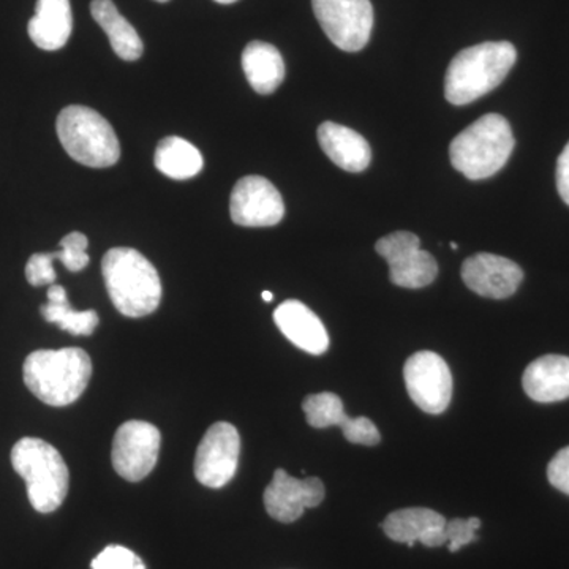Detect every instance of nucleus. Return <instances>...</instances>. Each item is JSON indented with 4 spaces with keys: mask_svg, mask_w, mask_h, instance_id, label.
I'll use <instances>...</instances> for the list:
<instances>
[{
    "mask_svg": "<svg viewBox=\"0 0 569 569\" xmlns=\"http://www.w3.org/2000/svg\"><path fill=\"white\" fill-rule=\"evenodd\" d=\"M157 170L176 181H186L203 170V156L183 138L168 137L157 146L153 157Z\"/></svg>",
    "mask_w": 569,
    "mask_h": 569,
    "instance_id": "22",
    "label": "nucleus"
},
{
    "mask_svg": "<svg viewBox=\"0 0 569 569\" xmlns=\"http://www.w3.org/2000/svg\"><path fill=\"white\" fill-rule=\"evenodd\" d=\"M515 134L503 116H482L468 126L449 146L452 167L471 181L497 174L515 149Z\"/></svg>",
    "mask_w": 569,
    "mask_h": 569,
    "instance_id": "4",
    "label": "nucleus"
},
{
    "mask_svg": "<svg viewBox=\"0 0 569 569\" xmlns=\"http://www.w3.org/2000/svg\"><path fill=\"white\" fill-rule=\"evenodd\" d=\"M26 387L51 407L77 402L92 377V362L81 348L33 351L22 367Z\"/></svg>",
    "mask_w": 569,
    "mask_h": 569,
    "instance_id": "2",
    "label": "nucleus"
},
{
    "mask_svg": "<svg viewBox=\"0 0 569 569\" xmlns=\"http://www.w3.org/2000/svg\"><path fill=\"white\" fill-rule=\"evenodd\" d=\"M419 244L418 236L410 231H396L378 239L377 253L388 261L389 279L397 287L418 290L436 280L437 260Z\"/></svg>",
    "mask_w": 569,
    "mask_h": 569,
    "instance_id": "8",
    "label": "nucleus"
},
{
    "mask_svg": "<svg viewBox=\"0 0 569 569\" xmlns=\"http://www.w3.org/2000/svg\"><path fill=\"white\" fill-rule=\"evenodd\" d=\"M11 466L26 481L29 501L41 515L62 507L70 473L61 452L40 438H21L11 449Z\"/></svg>",
    "mask_w": 569,
    "mask_h": 569,
    "instance_id": "5",
    "label": "nucleus"
},
{
    "mask_svg": "<svg viewBox=\"0 0 569 569\" xmlns=\"http://www.w3.org/2000/svg\"><path fill=\"white\" fill-rule=\"evenodd\" d=\"M527 396L539 403H553L569 397V358L546 355L531 362L523 372Z\"/></svg>",
    "mask_w": 569,
    "mask_h": 569,
    "instance_id": "17",
    "label": "nucleus"
},
{
    "mask_svg": "<svg viewBox=\"0 0 569 569\" xmlns=\"http://www.w3.org/2000/svg\"><path fill=\"white\" fill-rule=\"evenodd\" d=\"M261 298L264 299L266 302H271L272 299H274V295L271 293V291H263V295H261Z\"/></svg>",
    "mask_w": 569,
    "mask_h": 569,
    "instance_id": "32",
    "label": "nucleus"
},
{
    "mask_svg": "<svg viewBox=\"0 0 569 569\" xmlns=\"http://www.w3.org/2000/svg\"><path fill=\"white\" fill-rule=\"evenodd\" d=\"M383 531L389 539L413 548L421 542L426 548H440L447 545V519L440 512L427 508H406L391 512L383 522Z\"/></svg>",
    "mask_w": 569,
    "mask_h": 569,
    "instance_id": "15",
    "label": "nucleus"
},
{
    "mask_svg": "<svg viewBox=\"0 0 569 569\" xmlns=\"http://www.w3.org/2000/svg\"><path fill=\"white\" fill-rule=\"evenodd\" d=\"M56 260V253H36L29 258L26 266V279L32 287H43V284H54L56 271L52 261Z\"/></svg>",
    "mask_w": 569,
    "mask_h": 569,
    "instance_id": "28",
    "label": "nucleus"
},
{
    "mask_svg": "<svg viewBox=\"0 0 569 569\" xmlns=\"http://www.w3.org/2000/svg\"><path fill=\"white\" fill-rule=\"evenodd\" d=\"M28 31L40 50H61L73 31L70 0H39Z\"/></svg>",
    "mask_w": 569,
    "mask_h": 569,
    "instance_id": "19",
    "label": "nucleus"
},
{
    "mask_svg": "<svg viewBox=\"0 0 569 569\" xmlns=\"http://www.w3.org/2000/svg\"><path fill=\"white\" fill-rule=\"evenodd\" d=\"M557 190L561 200L569 206V142L557 160Z\"/></svg>",
    "mask_w": 569,
    "mask_h": 569,
    "instance_id": "31",
    "label": "nucleus"
},
{
    "mask_svg": "<svg viewBox=\"0 0 569 569\" xmlns=\"http://www.w3.org/2000/svg\"><path fill=\"white\" fill-rule=\"evenodd\" d=\"M277 328L296 347L310 355H323L329 348V336L320 318L302 302L284 301L274 312Z\"/></svg>",
    "mask_w": 569,
    "mask_h": 569,
    "instance_id": "16",
    "label": "nucleus"
},
{
    "mask_svg": "<svg viewBox=\"0 0 569 569\" xmlns=\"http://www.w3.org/2000/svg\"><path fill=\"white\" fill-rule=\"evenodd\" d=\"M321 479H298L277 468L271 485L264 490V507L268 515L279 522H296L307 508H317L325 500Z\"/></svg>",
    "mask_w": 569,
    "mask_h": 569,
    "instance_id": "13",
    "label": "nucleus"
},
{
    "mask_svg": "<svg viewBox=\"0 0 569 569\" xmlns=\"http://www.w3.org/2000/svg\"><path fill=\"white\" fill-rule=\"evenodd\" d=\"M326 37L339 50L361 51L369 43L373 28V7L370 0H312Z\"/></svg>",
    "mask_w": 569,
    "mask_h": 569,
    "instance_id": "7",
    "label": "nucleus"
},
{
    "mask_svg": "<svg viewBox=\"0 0 569 569\" xmlns=\"http://www.w3.org/2000/svg\"><path fill=\"white\" fill-rule=\"evenodd\" d=\"M217 3H223V6H230V3L238 2V0H213Z\"/></svg>",
    "mask_w": 569,
    "mask_h": 569,
    "instance_id": "33",
    "label": "nucleus"
},
{
    "mask_svg": "<svg viewBox=\"0 0 569 569\" xmlns=\"http://www.w3.org/2000/svg\"><path fill=\"white\" fill-rule=\"evenodd\" d=\"M467 287L482 298L507 299L518 291L523 272L515 261L493 253H477L462 264Z\"/></svg>",
    "mask_w": 569,
    "mask_h": 569,
    "instance_id": "14",
    "label": "nucleus"
},
{
    "mask_svg": "<svg viewBox=\"0 0 569 569\" xmlns=\"http://www.w3.org/2000/svg\"><path fill=\"white\" fill-rule=\"evenodd\" d=\"M160 445L162 436L151 422H123L112 440V467L127 481H141L156 468Z\"/></svg>",
    "mask_w": 569,
    "mask_h": 569,
    "instance_id": "9",
    "label": "nucleus"
},
{
    "mask_svg": "<svg viewBox=\"0 0 569 569\" xmlns=\"http://www.w3.org/2000/svg\"><path fill=\"white\" fill-rule=\"evenodd\" d=\"M451 249H456V250H458V249H459V246H458V244H456V242H451Z\"/></svg>",
    "mask_w": 569,
    "mask_h": 569,
    "instance_id": "34",
    "label": "nucleus"
},
{
    "mask_svg": "<svg viewBox=\"0 0 569 569\" xmlns=\"http://www.w3.org/2000/svg\"><path fill=\"white\" fill-rule=\"evenodd\" d=\"M89 239L82 233H70L61 241V250L56 253V260H61L62 264L71 272H80L89 264L88 250Z\"/></svg>",
    "mask_w": 569,
    "mask_h": 569,
    "instance_id": "25",
    "label": "nucleus"
},
{
    "mask_svg": "<svg viewBox=\"0 0 569 569\" xmlns=\"http://www.w3.org/2000/svg\"><path fill=\"white\" fill-rule=\"evenodd\" d=\"M548 478L553 488L569 496V447L561 449L556 458L550 460Z\"/></svg>",
    "mask_w": 569,
    "mask_h": 569,
    "instance_id": "30",
    "label": "nucleus"
},
{
    "mask_svg": "<svg viewBox=\"0 0 569 569\" xmlns=\"http://www.w3.org/2000/svg\"><path fill=\"white\" fill-rule=\"evenodd\" d=\"M518 61V51L509 41H486L466 48L449 63L445 96L449 103L462 107L498 88Z\"/></svg>",
    "mask_w": 569,
    "mask_h": 569,
    "instance_id": "1",
    "label": "nucleus"
},
{
    "mask_svg": "<svg viewBox=\"0 0 569 569\" xmlns=\"http://www.w3.org/2000/svg\"><path fill=\"white\" fill-rule=\"evenodd\" d=\"M108 295L122 316H151L162 301V282L151 261L138 250L116 247L102 261Z\"/></svg>",
    "mask_w": 569,
    "mask_h": 569,
    "instance_id": "3",
    "label": "nucleus"
},
{
    "mask_svg": "<svg viewBox=\"0 0 569 569\" xmlns=\"http://www.w3.org/2000/svg\"><path fill=\"white\" fill-rule=\"evenodd\" d=\"M59 141L71 159L91 168L118 163L121 146L111 123L88 107H67L58 118Z\"/></svg>",
    "mask_w": 569,
    "mask_h": 569,
    "instance_id": "6",
    "label": "nucleus"
},
{
    "mask_svg": "<svg viewBox=\"0 0 569 569\" xmlns=\"http://www.w3.org/2000/svg\"><path fill=\"white\" fill-rule=\"evenodd\" d=\"M92 569H146L144 561L123 546H108L91 563Z\"/></svg>",
    "mask_w": 569,
    "mask_h": 569,
    "instance_id": "26",
    "label": "nucleus"
},
{
    "mask_svg": "<svg viewBox=\"0 0 569 569\" xmlns=\"http://www.w3.org/2000/svg\"><path fill=\"white\" fill-rule=\"evenodd\" d=\"M242 69L253 91L261 96L276 92L284 80L282 54L274 44L250 41L242 52Z\"/></svg>",
    "mask_w": 569,
    "mask_h": 569,
    "instance_id": "20",
    "label": "nucleus"
},
{
    "mask_svg": "<svg viewBox=\"0 0 569 569\" xmlns=\"http://www.w3.org/2000/svg\"><path fill=\"white\" fill-rule=\"evenodd\" d=\"M91 13L97 24L110 39L112 51L123 61H138L142 56V41L132 24L119 13L112 0H92Z\"/></svg>",
    "mask_w": 569,
    "mask_h": 569,
    "instance_id": "21",
    "label": "nucleus"
},
{
    "mask_svg": "<svg viewBox=\"0 0 569 569\" xmlns=\"http://www.w3.org/2000/svg\"><path fill=\"white\" fill-rule=\"evenodd\" d=\"M307 422L316 429H326V427L347 425L348 419L343 402L335 392H320L307 397L302 402Z\"/></svg>",
    "mask_w": 569,
    "mask_h": 569,
    "instance_id": "24",
    "label": "nucleus"
},
{
    "mask_svg": "<svg viewBox=\"0 0 569 569\" xmlns=\"http://www.w3.org/2000/svg\"><path fill=\"white\" fill-rule=\"evenodd\" d=\"M156 2H168V0H156Z\"/></svg>",
    "mask_w": 569,
    "mask_h": 569,
    "instance_id": "35",
    "label": "nucleus"
},
{
    "mask_svg": "<svg viewBox=\"0 0 569 569\" xmlns=\"http://www.w3.org/2000/svg\"><path fill=\"white\" fill-rule=\"evenodd\" d=\"M241 455V437L230 422L209 427L194 458V477L206 488L220 489L234 478Z\"/></svg>",
    "mask_w": 569,
    "mask_h": 569,
    "instance_id": "11",
    "label": "nucleus"
},
{
    "mask_svg": "<svg viewBox=\"0 0 569 569\" xmlns=\"http://www.w3.org/2000/svg\"><path fill=\"white\" fill-rule=\"evenodd\" d=\"M41 316L48 323L58 325L63 331L73 336H91L99 325L96 310L71 309L66 288L61 284H51L48 290V305L41 307Z\"/></svg>",
    "mask_w": 569,
    "mask_h": 569,
    "instance_id": "23",
    "label": "nucleus"
},
{
    "mask_svg": "<svg viewBox=\"0 0 569 569\" xmlns=\"http://www.w3.org/2000/svg\"><path fill=\"white\" fill-rule=\"evenodd\" d=\"M343 437L350 443L365 445V447H376L380 443L381 436L377 426L369 418L359 417L350 418L346 426L342 427Z\"/></svg>",
    "mask_w": 569,
    "mask_h": 569,
    "instance_id": "29",
    "label": "nucleus"
},
{
    "mask_svg": "<svg viewBox=\"0 0 569 569\" xmlns=\"http://www.w3.org/2000/svg\"><path fill=\"white\" fill-rule=\"evenodd\" d=\"M318 142L326 156L348 173H361L372 159L366 138L340 123H321L318 127Z\"/></svg>",
    "mask_w": 569,
    "mask_h": 569,
    "instance_id": "18",
    "label": "nucleus"
},
{
    "mask_svg": "<svg viewBox=\"0 0 569 569\" xmlns=\"http://www.w3.org/2000/svg\"><path fill=\"white\" fill-rule=\"evenodd\" d=\"M479 529H481V519L478 518L449 520L445 527L449 552H458L463 546L477 541Z\"/></svg>",
    "mask_w": 569,
    "mask_h": 569,
    "instance_id": "27",
    "label": "nucleus"
},
{
    "mask_svg": "<svg viewBox=\"0 0 569 569\" xmlns=\"http://www.w3.org/2000/svg\"><path fill=\"white\" fill-rule=\"evenodd\" d=\"M230 213L239 227H274L284 216L282 194L263 176H246L231 192Z\"/></svg>",
    "mask_w": 569,
    "mask_h": 569,
    "instance_id": "12",
    "label": "nucleus"
},
{
    "mask_svg": "<svg viewBox=\"0 0 569 569\" xmlns=\"http://www.w3.org/2000/svg\"><path fill=\"white\" fill-rule=\"evenodd\" d=\"M403 378L411 400L422 411L440 415L447 411L452 397L451 370L433 351L411 355L403 367Z\"/></svg>",
    "mask_w": 569,
    "mask_h": 569,
    "instance_id": "10",
    "label": "nucleus"
}]
</instances>
